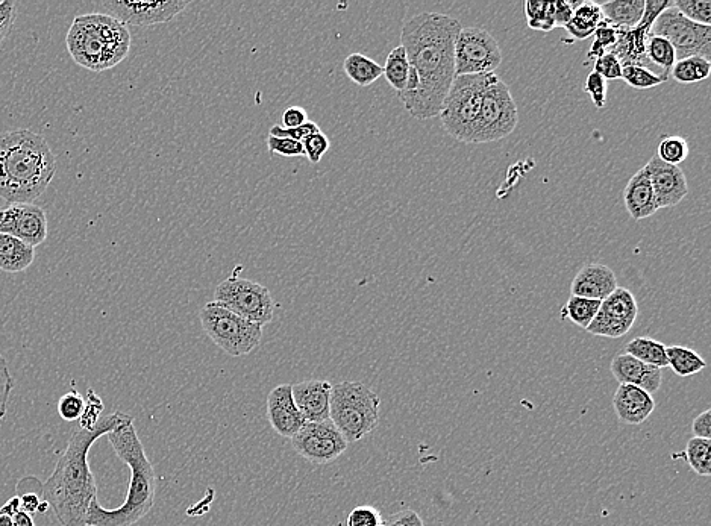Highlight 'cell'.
Instances as JSON below:
<instances>
[{
	"label": "cell",
	"mask_w": 711,
	"mask_h": 526,
	"mask_svg": "<svg viewBox=\"0 0 711 526\" xmlns=\"http://www.w3.org/2000/svg\"><path fill=\"white\" fill-rule=\"evenodd\" d=\"M319 131V125H317L316 122L308 120V122L304 123V125L292 129L282 128V126L279 125H273L272 128H270L269 135L279 138H292V140L302 143L305 138L310 137L311 134H316V132Z\"/></svg>",
	"instance_id": "50"
},
{
	"label": "cell",
	"mask_w": 711,
	"mask_h": 526,
	"mask_svg": "<svg viewBox=\"0 0 711 526\" xmlns=\"http://www.w3.org/2000/svg\"><path fill=\"white\" fill-rule=\"evenodd\" d=\"M17 496L20 499V508L25 513H46L47 502L43 499V484L35 478H25L17 487Z\"/></svg>",
	"instance_id": "35"
},
{
	"label": "cell",
	"mask_w": 711,
	"mask_h": 526,
	"mask_svg": "<svg viewBox=\"0 0 711 526\" xmlns=\"http://www.w3.org/2000/svg\"><path fill=\"white\" fill-rule=\"evenodd\" d=\"M527 23L534 31L551 32L555 29L554 2H525Z\"/></svg>",
	"instance_id": "37"
},
{
	"label": "cell",
	"mask_w": 711,
	"mask_h": 526,
	"mask_svg": "<svg viewBox=\"0 0 711 526\" xmlns=\"http://www.w3.org/2000/svg\"><path fill=\"white\" fill-rule=\"evenodd\" d=\"M13 389V375H11L7 360H5L4 355L0 352V422L7 416L8 404H10V396Z\"/></svg>",
	"instance_id": "46"
},
{
	"label": "cell",
	"mask_w": 711,
	"mask_h": 526,
	"mask_svg": "<svg viewBox=\"0 0 711 526\" xmlns=\"http://www.w3.org/2000/svg\"><path fill=\"white\" fill-rule=\"evenodd\" d=\"M461 25L442 13H420L402 26L401 46L419 78L416 93L401 98L414 119L439 117L455 79L454 46Z\"/></svg>",
	"instance_id": "1"
},
{
	"label": "cell",
	"mask_w": 711,
	"mask_h": 526,
	"mask_svg": "<svg viewBox=\"0 0 711 526\" xmlns=\"http://www.w3.org/2000/svg\"><path fill=\"white\" fill-rule=\"evenodd\" d=\"M108 16L126 26H152L170 22L190 5V0H154V2H131L110 0L102 2Z\"/></svg>",
	"instance_id": "15"
},
{
	"label": "cell",
	"mask_w": 711,
	"mask_h": 526,
	"mask_svg": "<svg viewBox=\"0 0 711 526\" xmlns=\"http://www.w3.org/2000/svg\"><path fill=\"white\" fill-rule=\"evenodd\" d=\"M486 85L487 75L455 76L439 116L454 140L472 145Z\"/></svg>",
	"instance_id": "7"
},
{
	"label": "cell",
	"mask_w": 711,
	"mask_h": 526,
	"mask_svg": "<svg viewBox=\"0 0 711 526\" xmlns=\"http://www.w3.org/2000/svg\"><path fill=\"white\" fill-rule=\"evenodd\" d=\"M202 329L214 345L231 357H245L260 346L263 328L226 310L217 302H208L199 311Z\"/></svg>",
	"instance_id": "8"
},
{
	"label": "cell",
	"mask_w": 711,
	"mask_h": 526,
	"mask_svg": "<svg viewBox=\"0 0 711 526\" xmlns=\"http://www.w3.org/2000/svg\"><path fill=\"white\" fill-rule=\"evenodd\" d=\"M381 399L363 382L343 381L333 386L329 419L346 442H360L375 431L379 423Z\"/></svg>",
	"instance_id": "6"
},
{
	"label": "cell",
	"mask_w": 711,
	"mask_h": 526,
	"mask_svg": "<svg viewBox=\"0 0 711 526\" xmlns=\"http://www.w3.org/2000/svg\"><path fill=\"white\" fill-rule=\"evenodd\" d=\"M666 355H668V367H671L672 372L677 373L681 378L698 375L707 367V363L698 352L684 346H668Z\"/></svg>",
	"instance_id": "30"
},
{
	"label": "cell",
	"mask_w": 711,
	"mask_h": 526,
	"mask_svg": "<svg viewBox=\"0 0 711 526\" xmlns=\"http://www.w3.org/2000/svg\"><path fill=\"white\" fill-rule=\"evenodd\" d=\"M639 316V304L633 293L624 287H618L608 298L601 302L598 314L586 331L592 336L604 339H621L636 323Z\"/></svg>",
	"instance_id": "14"
},
{
	"label": "cell",
	"mask_w": 711,
	"mask_h": 526,
	"mask_svg": "<svg viewBox=\"0 0 711 526\" xmlns=\"http://www.w3.org/2000/svg\"><path fill=\"white\" fill-rule=\"evenodd\" d=\"M267 148L270 154L281 155V157L296 158L304 155V148L299 141L292 138L267 137Z\"/></svg>",
	"instance_id": "48"
},
{
	"label": "cell",
	"mask_w": 711,
	"mask_h": 526,
	"mask_svg": "<svg viewBox=\"0 0 711 526\" xmlns=\"http://www.w3.org/2000/svg\"><path fill=\"white\" fill-rule=\"evenodd\" d=\"M104 410L105 407L102 399L94 393L93 389H88L87 399H85L84 413H82L81 419H79V428H96L99 420L102 419V413H104Z\"/></svg>",
	"instance_id": "43"
},
{
	"label": "cell",
	"mask_w": 711,
	"mask_h": 526,
	"mask_svg": "<svg viewBox=\"0 0 711 526\" xmlns=\"http://www.w3.org/2000/svg\"><path fill=\"white\" fill-rule=\"evenodd\" d=\"M307 122L308 114L302 107H289L284 111V114H282V123H284L282 128H298V126L304 125V123Z\"/></svg>",
	"instance_id": "54"
},
{
	"label": "cell",
	"mask_w": 711,
	"mask_h": 526,
	"mask_svg": "<svg viewBox=\"0 0 711 526\" xmlns=\"http://www.w3.org/2000/svg\"><path fill=\"white\" fill-rule=\"evenodd\" d=\"M625 208L634 220L648 219L658 211L654 190L645 167L628 181L624 190Z\"/></svg>",
	"instance_id": "24"
},
{
	"label": "cell",
	"mask_w": 711,
	"mask_h": 526,
	"mask_svg": "<svg viewBox=\"0 0 711 526\" xmlns=\"http://www.w3.org/2000/svg\"><path fill=\"white\" fill-rule=\"evenodd\" d=\"M66 44L78 66L101 73L128 57L131 32L107 13L79 14L67 32Z\"/></svg>",
	"instance_id": "5"
},
{
	"label": "cell",
	"mask_w": 711,
	"mask_h": 526,
	"mask_svg": "<svg viewBox=\"0 0 711 526\" xmlns=\"http://www.w3.org/2000/svg\"><path fill=\"white\" fill-rule=\"evenodd\" d=\"M602 17L601 5L595 2H581L580 7L574 11V17L567 23V34L575 40H587L595 34L596 28L601 25Z\"/></svg>",
	"instance_id": "27"
},
{
	"label": "cell",
	"mask_w": 711,
	"mask_h": 526,
	"mask_svg": "<svg viewBox=\"0 0 711 526\" xmlns=\"http://www.w3.org/2000/svg\"><path fill=\"white\" fill-rule=\"evenodd\" d=\"M35 260V249L13 235L0 234V270L7 273L25 272Z\"/></svg>",
	"instance_id": "25"
},
{
	"label": "cell",
	"mask_w": 711,
	"mask_h": 526,
	"mask_svg": "<svg viewBox=\"0 0 711 526\" xmlns=\"http://www.w3.org/2000/svg\"><path fill=\"white\" fill-rule=\"evenodd\" d=\"M599 307H601V301L571 296L569 301L561 308V317L571 320L580 328L587 329V326L592 323V320L598 314Z\"/></svg>",
	"instance_id": "33"
},
{
	"label": "cell",
	"mask_w": 711,
	"mask_h": 526,
	"mask_svg": "<svg viewBox=\"0 0 711 526\" xmlns=\"http://www.w3.org/2000/svg\"><path fill=\"white\" fill-rule=\"evenodd\" d=\"M693 436L698 439L710 440L711 437V410L702 411L692 423Z\"/></svg>",
	"instance_id": "55"
},
{
	"label": "cell",
	"mask_w": 711,
	"mask_h": 526,
	"mask_svg": "<svg viewBox=\"0 0 711 526\" xmlns=\"http://www.w3.org/2000/svg\"><path fill=\"white\" fill-rule=\"evenodd\" d=\"M17 7L13 0L0 2V43L8 37L16 22Z\"/></svg>",
	"instance_id": "51"
},
{
	"label": "cell",
	"mask_w": 711,
	"mask_h": 526,
	"mask_svg": "<svg viewBox=\"0 0 711 526\" xmlns=\"http://www.w3.org/2000/svg\"><path fill=\"white\" fill-rule=\"evenodd\" d=\"M584 91L589 94L593 105H595L598 110H604L605 105H607L608 85L607 81H605L601 75L595 72L589 73L586 82H584Z\"/></svg>",
	"instance_id": "47"
},
{
	"label": "cell",
	"mask_w": 711,
	"mask_h": 526,
	"mask_svg": "<svg viewBox=\"0 0 711 526\" xmlns=\"http://www.w3.org/2000/svg\"><path fill=\"white\" fill-rule=\"evenodd\" d=\"M711 63L705 58L690 57L678 60L669 75L680 84H698L710 76Z\"/></svg>",
	"instance_id": "32"
},
{
	"label": "cell",
	"mask_w": 711,
	"mask_h": 526,
	"mask_svg": "<svg viewBox=\"0 0 711 526\" xmlns=\"http://www.w3.org/2000/svg\"><path fill=\"white\" fill-rule=\"evenodd\" d=\"M214 302L263 328L272 322L275 301L270 290L251 279L232 275L220 282L214 290Z\"/></svg>",
	"instance_id": "10"
},
{
	"label": "cell",
	"mask_w": 711,
	"mask_h": 526,
	"mask_svg": "<svg viewBox=\"0 0 711 526\" xmlns=\"http://www.w3.org/2000/svg\"><path fill=\"white\" fill-rule=\"evenodd\" d=\"M117 457L131 469L128 495L119 508L107 510L94 499L88 508L85 526H132L151 513L157 493V475L145 446L134 428V417L107 434Z\"/></svg>",
	"instance_id": "4"
},
{
	"label": "cell",
	"mask_w": 711,
	"mask_h": 526,
	"mask_svg": "<svg viewBox=\"0 0 711 526\" xmlns=\"http://www.w3.org/2000/svg\"><path fill=\"white\" fill-rule=\"evenodd\" d=\"M672 7L690 22L711 25V0H677L672 2Z\"/></svg>",
	"instance_id": "39"
},
{
	"label": "cell",
	"mask_w": 711,
	"mask_h": 526,
	"mask_svg": "<svg viewBox=\"0 0 711 526\" xmlns=\"http://www.w3.org/2000/svg\"><path fill=\"white\" fill-rule=\"evenodd\" d=\"M383 70V76L392 85L393 90H396L398 94L402 93L407 85L408 73H410V61H408L404 47H395L390 52Z\"/></svg>",
	"instance_id": "31"
},
{
	"label": "cell",
	"mask_w": 711,
	"mask_h": 526,
	"mask_svg": "<svg viewBox=\"0 0 711 526\" xmlns=\"http://www.w3.org/2000/svg\"><path fill=\"white\" fill-rule=\"evenodd\" d=\"M454 63L455 76L490 75L501 66V47L487 29L461 28L455 38Z\"/></svg>",
	"instance_id": "11"
},
{
	"label": "cell",
	"mask_w": 711,
	"mask_h": 526,
	"mask_svg": "<svg viewBox=\"0 0 711 526\" xmlns=\"http://www.w3.org/2000/svg\"><path fill=\"white\" fill-rule=\"evenodd\" d=\"M646 58L649 63H654L655 66L665 70V78L669 79L672 67L677 63V54H675L674 46L669 43L666 38L652 35L646 43Z\"/></svg>",
	"instance_id": "34"
},
{
	"label": "cell",
	"mask_w": 711,
	"mask_h": 526,
	"mask_svg": "<svg viewBox=\"0 0 711 526\" xmlns=\"http://www.w3.org/2000/svg\"><path fill=\"white\" fill-rule=\"evenodd\" d=\"M645 11V0H613L601 5L602 17L616 29H633Z\"/></svg>",
	"instance_id": "26"
},
{
	"label": "cell",
	"mask_w": 711,
	"mask_h": 526,
	"mask_svg": "<svg viewBox=\"0 0 711 526\" xmlns=\"http://www.w3.org/2000/svg\"><path fill=\"white\" fill-rule=\"evenodd\" d=\"M0 234L13 235L37 248L47 238V216L35 204H8L0 208Z\"/></svg>",
	"instance_id": "17"
},
{
	"label": "cell",
	"mask_w": 711,
	"mask_h": 526,
	"mask_svg": "<svg viewBox=\"0 0 711 526\" xmlns=\"http://www.w3.org/2000/svg\"><path fill=\"white\" fill-rule=\"evenodd\" d=\"M85 399L76 389L70 390L66 395L61 396L58 401V414L66 422H76L81 419L84 413Z\"/></svg>",
	"instance_id": "42"
},
{
	"label": "cell",
	"mask_w": 711,
	"mask_h": 526,
	"mask_svg": "<svg viewBox=\"0 0 711 526\" xmlns=\"http://www.w3.org/2000/svg\"><path fill=\"white\" fill-rule=\"evenodd\" d=\"M267 420L278 436L292 439L307 423L293 399L292 386L281 384L267 396Z\"/></svg>",
	"instance_id": "19"
},
{
	"label": "cell",
	"mask_w": 711,
	"mask_h": 526,
	"mask_svg": "<svg viewBox=\"0 0 711 526\" xmlns=\"http://www.w3.org/2000/svg\"><path fill=\"white\" fill-rule=\"evenodd\" d=\"M622 70H624V66H622L621 61L618 60L616 55L611 54V52H607V54L595 60V67H593V72L601 75L605 81L621 79Z\"/></svg>",
	"instance_id": "49"
},
{
	"label": "cell",
	"mask_w": 711,
	"mask_h": 526,
	"mask_svg": "<svg viewBox=\"0 0 711 526\" xmlns=\"http://www.w3.org/2000/svg\"><path fill=\"white\" fill-rule=\"evenodd\" d=\"M672 7L668 0H645V11L639 25L633 29H618V43L614 44L611 54L616 55L622 66L645 67L649 64L646 58V43L651 37L652 25L663 11Z\"/></svg>",
	"instance_id": "16"
},
{
	"label": "cell",
	"mask_w": 711,
	"mask_h": 526,
	"mask_svg": "<svg viewBox=\"0 0 711 526\" xmlns=\"http://www.w3.org/2000/svg\"><path fill=\"white\" fill-rule=\"evenodd\" d=\"M57 158L46 138L29 129L0 134V199L32 204L51 185Z\"/></svg>",
	"instance_id": "3"
},
{
	"label": "cell",
	"mask_w": 711,
	"mask_h": 526,
	"mask_svg": "<svg viewBox=\"0 0 711 526\" xmlns=\"http://www.w3.org/2000/svg\"><path fill=\"white\" fill-rule=\"evenodd\" d=\"M331 382L323 379H308L292 386L293 399L307 422L329 420L331 402Z\"/></svg>",
	"instance_id": "20"
},
{
	"label": "cell",
	"mask_w": 711,
	"mask_h": 526,
	"mask_svg": "<svg viewBox=\"0 0 711 526\" xmlns=\"http://www.w3.org/2000/svg\"><path fill=\"white\" fill-rule=\"evenodd\" d=\"M343 70L354 84L369 87L383 76V66L363 54H351L343 61Z\"/></svg>",
	"instance_id": "29"
},
{
	"label": "cell",
	"mask_w": 711,
	"mask_h": 526,
	"mask_svg": "<svg viewBox=\"0 0 711 526\" xmlns=\"http://www.w3.org/2000/svg\"><path fill=\"white\" fill-rule=\"evenodd\" d=\"M22 510L20 508V499L19 496H14V498L8 499L7 502H5L2 507H0V514H5V516H10L13 517L14 514L17 513V511Z\"/></svg>",
	"instance_id": "56"
},
{
	"label": "cell",
	"mask_w": 711,
	"mask_h": 526,
	"mask_svg": "<svg viewBox=\"0 0 711 526\" xmlns=\"http://www.w3.org/2000/svg\"><path fill=\"white\" fill-rule=\"evenodd\" d=\"M645 170L654 190L658 210L677 207L689 195L687 178L680 166L663 163L660 158L654 157L646 164Z\"/></svg>",
	"instance_id": "18"
},
{
	"label": "cell",
	"mask_w": 711,
	"mask_h": 526,
	"mask_svg": "<svg viewBox=\"0 0 711 526\" xmlns=\"http://www.w3.org/2000/svg\"><path fill=\"white\" fill-rule=\"evenodd\" d=\"M132 416L116 411L102 416L96 428L76 429L52 475L43 484V499L63 526H85L88 508L98 499V486L88 464L91 446Z\"/></svg>",
	"instance_id": "2"
},
{
	"label": "cell",
	"mask_w": 711,
	"mask_h": 526,
	"mask_svg": "<svg viewBox=\"0 0 711 526\" xmlns=\"http://www.w3.org/2000/svg\"><path fill=\"white\" fill-rule=\"evenodd\" d=\"M610 370L619 384L639 387L651 395L658 392L663 382V370L642 363L625 352L613 358Z\"/></svg>",
	"instance_id": "21"
},
{
	"label": "cell",
	"mask_w": 711,
	"mask_h": 526,
	"mask_svg": "<svg viewBox=\"0 0 711 526\" xmlns=\"http://www.w3.org/2000/svg\"><path fill=\"white\" fill-rule=\"evenodd\" d=\"M689 143L680 135H668L658 143L657 157L663 163L680 166L689 157Z\"/></svg>",
	"instance_id": "38"
},
{
	"label": "cell",
	"mask_w": 711,
	"mask_h": 526,
	"mask_svg": "<svg viewBox=\"0 0 711 526\" xmlns=\"http://www.w3.org/2000/svg\"><path fill=\"white\" fill-rule=\"evenodd\" d=\"M14 526H35L34 519H32L31 514L25 513V511H17L13 516Z\"/></svg>",
	"instance_id": "57"
},
{
	"label": "cell",
	"mask_w": 711,
	"mask_h": 526,
	"mask_svg": "<svg viewBox=\"0 0 711 526\" xmlns=\"http://www.w3.org/2000/svg\"><path fill=\"white\" fill-rule=\"evenodd\" d=\"M581 2H554L555 28H566L567 23L574 17V11L580 7Z\"/></svg>",
	"instance_id": "53"
},
{
	"label": "cell",
	"mask_w": 711,
	"mask_h": 526,
	"mask_svg": "<svg viewBox=\"0 0 711 526\" xmlns=\"http://www.w3.org/2000/svg\"><path fill=\"white\" fill-rule=\"evenodd\" d=\"M652 35L666 38L674 46L677 61L701 57L711 61V28L681 16L674 7L663 11L652 25Z\"/></svg>",
	"instance_id": "12"
},
{
	"label": "cell",
	"mask_w": 711,
	"mask_h": 526,
	"mask_svg": "<svg viewBox=\"0 0 711 526\" xmlns=\"http://www.w3.org/2000/svg\"><path fill=\"white\" fill-rule=\"evenodd\" d=\"M711 442L707 439H698L692 437L687 442L684 455H686V463L692 467L693 472L699 476L711 475Z\"/></svg>",
	"instance_id": "36"
},
{
	"label": "cell",
	"mask_w": 711,
	"mask_h": 526,
	"mask_svg": "<svg viewBox=\"0 0 711 526\" xmlns=\"http://www.w3.org/2000/svg\"><path fill=\"white\" fill-rule=\"evenodd\" d=\"M296 454L313 464H329L345 454L349 443L339 433L331 419L325 422H307L292 437Z\"/></svg>",
	"instance_id": "13"
},
{
	"label": "cell",
	"mask_w": 711,
	"mask_h": 526,
	"mask_svg": "<svg viewBox=\"0 0 711 526\" xmlns=\"http://www.w3.org/2000/svg\"><path fill=\"white\" fill-rule=\"evenodd\" d=\"M613 408L622 423L642 425L654 413V396L639 387L619 384L613 396Z\"/></svg>",
	"instance_id": "22"
},
{
	"label": "cell",
	"mask_w": 711,
	"mask_h": 526,
	"mask_svg": "<svg viewBox=\"0 0 711 526\" xmlns=\"http://www.w3.org/2000/svg\"><path fill=\"white\" fill-rule=\"evenodd\" d=\"M621 79L625 84L636 88V90H648V88L657 87V85L668 81V79L657 75L652 70L640 66H625L624 70H622Z\"/></svg>",
	"instance_id": "40"
},
{
	"label": "cell",
	"mask_w": 711,
	"mask_h": 526,
	"mask_svg": "<svg viewBox=\"0 0 711 526\" xmlns=\"http://www.w3.org/2000/svg\"><path fill=\"white\" fill-rule=\"evenodd\" d=\"M593 35H595V40H593L587 57L592 58V60H598L602 55L610 52L614 44L618 43L619 31L613 28V26L608 25L605 20H602L601 25L596 28L595 34Z\"/></svg>",
	"instance_id": "41"
},
{
	"label": "cell",
	"mask_w": 711,
	"mask_h": 526,
	"mask_svg": "<svg viewBox=\"0 0 711 526\" xmlns=\"http://www.w3.org/2000/svg\"><path fill=\"white\" fill-rule=\"evenodd\" d=\"M302 148H304V155L308 158V161L317 164L320 163L323 155L331 148V141L326 137V134L319 131L305 138V140L302 141Z\"/></svg>",
	"instance_id": "45"
},
{
	"label": "cell",
	"mask_w": 711,
	"mask_h": 526,
	"mask_svg": "<svg viewBox=\"0 0 711 526\" xmlns=\"http://www.w3.org/2000/svg\"><path fill=\"white\" fill-rule=\"evenodd\" d=\"M666 348L668 346L663 345L658 340L651 339V337H637V339L627 343L625 354H630L631 357L637 358L642 363L663 370L668 367Z\"/></svg>",
	"instance_id": "28"
},
{
	"label": "cell",
	"mask_w": 711,
	"mask_h": 526,
	"mask_svg": "<svg viewBox=\"0 0 711 526\" xmlns=\"http://www.w3.org/2000/svg\"><path fill=\"white\" fill-rule=\"evenodd\" d=\"M618 289V279L611 267L604 264H586L572 282V296L604 301Z\"/></svg>",
	"instance_id": "23"
},
{
	"label": "cell",
	"mask_w": 711,
	"mask_h": 526,
	"mask_svg": "<svg viewBox=\"0 0 711 526\" xmlns=\"http://www.w3.org/2000/svg\"><path fill=\"white\" fill-rule=\"evenodd\" d=\"M0 526H14L13 517L0 514Z\"/></svg>",
	"instance_id": "58"
},
{
	"label": "cell",
	"mask_w": 711,
	"mask_h": 526,
	"mask_svg": "<svg viewBox=\"0 0 711 526\" xmlns=\"http://www.w3.org/2000/svg\"><path fill=\"white\" fill-rule=\"evenodd\" d=\"M383 514L372 505H360L349 513L346 526H383Z\"/></svg>",
	"instance_id": "44"
},
{
	"label": "cell",
	"mask_w": 711,
	"mask_h": 526,
	"mask_svg": "<svg viewBox=\"0 0 711 526\" xmlns=\"http://www.w3.org/2000/svg\"><path fill=\"white\" fill-rule=\"evenodd\" d=\"M517 123L519 113L510 88L498 75L490 73L472 145H487L502 140L513 134Z\"/></svg>",
	"instance_id": "9"
},
{
	"label": "cell",
	"mask_w": 711,
	"mask_h": 526,
	"mask_svg": "<svg viewBox=\"0 0 711 526\" xmlns=\"http://www.w3.org/2000/svg\"><path fill=\"white\" fill-rule=\"evenodd\" d=\"M383 526H425L422 517L414 510H401L384 520Z\"/></svg>",
	"instance_id": "52"
}]
</instances>
